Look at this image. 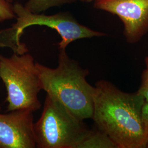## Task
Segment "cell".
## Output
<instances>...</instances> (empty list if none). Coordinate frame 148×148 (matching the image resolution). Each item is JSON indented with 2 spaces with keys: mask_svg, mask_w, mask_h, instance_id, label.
<instances>
[{
  "mask_svg": "<svg viewBox=\"0 0 148 148\" xmlns=\"http://www.w3.org/2000/svg\"><path fill=\"white\" fill-rule=\"evenodd\" d=\"M145 99L138 91L126 93L106 80L95 87L92 119L118 148H145L148 136L142 119Z\"/></svg>",
  "mask_w": 148,
  "mask_h": 148,
  "instance_id": "1",
  "label": "cell"
},
{
  "mask_svg": "<svg viewBox=\"0 0 148 148\" xmlns=\"http://www.w3.org/2000/svg\"><path fill=\"white\" fill-rule=\"evenodd\" d=\"M42 88L80 120L92 119L95 87L87 82L89 74L70 58L65 49H59L58 66L52 69L36 62Z\"/></svg>",
  "mask_w": 148,
  "mask_h": 148,
  "instance_id": "2",
  "label": "cell"
},
{
  "mask_svg": "<svg viewBox=\"0 0 148 148\" xmlns=\"http://www.w3.org/2000/svg\"><path fill=\"white\" fill-rule=\"evenodd\" d=\"M13 11L16 22L11 27L0 30V47L10 48L18 54L28 52L25 44L21 42V38L24 30L32 25L46 26L57 32L62 38L59 49H65L70 43L77 40L106 35L79 24L68 12L47 16L32 13L19 3L14 5Z\"/></svg>",
  "mask_w": 148,
  "mask_h": 148,
  "instance_id": "3",
  "label": "cell"
},
{
  "mask_svg": "<svg viewBox=\"0 0 148 148\" xmlns=\"http://www.w3.org/2000/svg\"><path fill=\"white\" fill-rule=\"evenodd\" d=\"M0 78L7 90V111L27 109L34 112L41 108L38 95L42 85L31 54L14 53L10 57L0 55Z\"/></svg>",
  "mask_w": 148,
  "mask_h": 148,
  "instance_id": "4",
  "label": "cell"
},
{
  "mask_svg": "<svg viewBox=\"0 0 148 148\" xmlns=\"http://www.w3.org/2000/svg\"><path fill=\"white\" fill-rule=\"evenodd\" d=\"M88 131L84 121L46 95L41 117L34 123L36 148H77Z\"/></svg>",
  "mask_w": 148,
  "mask_h": 148,
  "instance_id": "5",
  "label": "cell"
},
{
  "mask_svg": "<svg viewBox=\"0 0 148 148\" xmlns=\"http://www.w3.org/2000/svg\"><path fill=\"white\" fill-rule=\"evenodd\" d=\"M94 7L119 18L127 42H138L148 33V0H95Z\"/></svg>",
  "mask_w": 148,
  "mask_h": 148,
  "instance_id": "6",
  "label": "cell"
},
{
  "mask_svg": "<svg viewBox=\"0 0 148 148\" xmlns=\"http://www.w3.org/2000/svg\"><path fill=\"white\" fill-rule=\"evenodd\" d=\"M33 112L20 109L0 114V148H36Z\"/></svg>",
  "mask_w": 148,
  "mask_h": 148,
  "instance_id": "7",
  "label": "cell"
},
{
  "mask_svg": "<svg viewBox=\"0 0 148 148\" xmlns=\"http://www.w3.org/2000/svg\"><path fill=\"white\" fill-rule=\"evenodd\" d=\"M77 148H118L110 137L99 130H88Z\"/></svg>",
  "mask_w": 148,
  "mask_h": 148,
  "instance_id": "8",
  "label": "cell"
},
{
  "mask_svg": "<svg viewBox=\"0 0 148 148\" xmlns=\"http://www.w3.org/2000/svg\"><path fill=\"white\" fill-rule=\"evenodd\" d=\"M77 0H27L25 7L32 13H40L48 8L71 3Z\"/></svg>",
  "mask_w": 148,
  "mask_h": 148,
  "instance_id": "9",
  "label": "cell"
},
{
  "mask_svg": "<svg viewBox=\"0 0 148 148\" xmlns=\"http://www.w3.org/2000/svg\"><path fill=\"white\" fill-rule=\"evenodd\" d=\"M7 0H0V22L16 18L13 5Z\"/></svg>",
  "mask_w": 148,
  "mask_h": 148,
  "instance_id": "10",
  "label": "cell"
},
{
  "mask_svg": "<svg viewBox=\"0 0 148 148\" xmlns=\"http://www.w3.org/2000/svg\"><path fill=\"white\" fill-rule=\"evenodd\" d=\"M145 69L142 75L141 85L137 91L143 96L145 101H148V56L144 59Z\"/></svg>",
  "mask_w": 148,
  "mask_h": 148,
  "instance_id": "11",
  "label": "cell"
},
{
  "mask_svg": "<svg viewBox=\"0 0 148 148\" xmlns=\"http://www.w3.org/2000/svg\"><path fill=\"white\" fill-rule=\"evenodd\" d=\"M141 115L145 131L148 136V101H145L143 104Z\"/></svg>",
  "mask_w": 148,
  "mask_h": 148,
  "instance_id": "12",
  "label": "cell"
},
{
  "mask_svg": "<svg viewBox=\"0 0 148 148\" xmlns=\"http://www.w3.org/2000/svg\"><path fill=\"white\" fill-rule=\"evenodd\" d=\"M79 1H82V2H90L93 1V0H79Z\"/></svg>",
  "mask_w": 148,
  "mask_h": 148,
  "instance_id": "13",
  "label": "cell"
},
{
  "mask_svg": "<svg viewBox=\"0 0 148 148\" xmlns=\"http://www.w3.org/2000/svg\"><path fill=\"white\" fill-rule=\"evenodd\" d=\"M146 148H148V140H147V144H146Z\"/></svg>",
  "mask_w": 148,
  "mask_h": 148,
  "instance_id": "14",
  "label": "cell"
},
{
  "mask_svg": "<svg viewBox=\"0 0 148 148\" xmlns=\"http://www.w3.org/2000/svg\"><path fill=\"white\" fill-rule=\"evenodd\" d=\"M7 1H8V2H12L13 0H7Z\"/></svg>",
  "mask_w": 148,
  "mask_h": 148,
  "instance_id": "15",
  "label": "cell"
},
{
  "mask_svg": "<svg viewBox=\"0 0 148 148\" xmlns=\"http://www.w3.org/2000/svg\"><path fill=\"white\" fill-rule=\"evenodd\" d=\"M0 110H1V107H0Z\"/></svg>",
  "mask_w": 148,
  "mask_h": 148,
  "instance_id": "16",
  "label": "cell"
}]
</instances>
